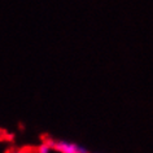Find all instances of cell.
I'll return each mask as SVG.
<instances>
[{
	"mask_svg": "<svg viewBox=\"0 0 153 153\" xmlns=\"http://www.w3.org/2000/svg\"><path fill=\"white\" fill-rule=\"evenodd\" d=\"M49 147L60 153H88V151L82 147V145L73 143V141H66V140H45Z\"/></svg>",
	"mask_w": 153,
	"mask_h": 153,
	"instance_id": "6da1fadb",
	"label": "cell"
},
{
	"mask_svg": "<svg viewBox=\"0 0 153 153\" xmlns=\"http://www.w3.org/2000/svg\"><path fill=\"white\" fill-rule=\"evenodd\" d=\"M51 149H52V148L49 147V145L44 141V143H42L39 147H38L36 153H49V152H51Z\"/></svg>",
	"mask_w": 153,
	"mask_h": 153,
	"instance_id": "7a4b0ae2",
	"label": "cell"
},
{
	"mask_svg": "<svg viewBox=\"0 0 153 153\" xmlns=\"http://www.w3.org/2000/svg\"><path fill=\"white\" fill-rule=\"evenodd\" d=\"M9 153H29V152H26V151H12Z\"/></svg>",
	"mask_w": 153,
	"mask_h": 153,
	"instance_id": "3957f363",
	"label": "cell"
},
{
	"mask_svg": "<svg viewBox=\"0 0 153 153\" xmlns=\"http://www.w3.org/2000/svg\"><path fill=\"white\" fill-rule=\"evenodd\" d=\"M0 137H1V130H0Z\"/></svg>",
	"mask_w": 153,
	"mask_h": 153,
	"instance_id": "277c9868",
	"label": "cell"
}]
</instances>
